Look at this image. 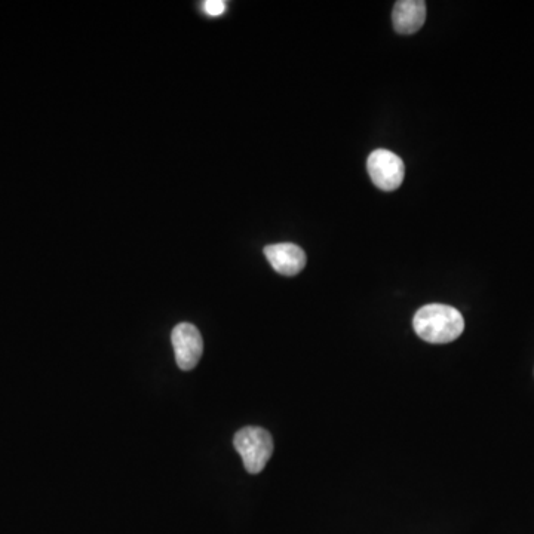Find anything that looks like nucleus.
Wrapping results in <instances>:
<instances>
[{
	"label": "nucleus",
	"mask_w": 534,
	"mask_h": 534,
	"mask_svg": "<svg viewBox=\"0 0 534 534\" xmlns=\"http://www.w3.org/2000/svg\"><path fill=\"white\" fill-rule=\"evenodd\" d=\"M413 327L417 336L434 345L454 342L465 330V319L456 308L447 305H426L416 312Z\"/></svg>",
	"instance_id": "1"
},
{
	"label": "nucleus",
	"mask_w": 534,
	"mask_h": 534,
	"mask_svg": "<svg viewBox=\"0 0 534 534\" xmlns=\"http://www.w3.org/2000/svg\"><path fill=\"white\" fill-rule=\"evenodd\" d=\"M233 445L241 454L248 474H260L273 454L272 435L266 429L257 426L241 429L235 435Z\"/></svg>",
	"instance_id": "2"
},
{
	"label": "nucleus",
	"mask_w": 534,
	"mask_h": 534,
	"mask_svg": "<svg viewBox=\"0 0 534 534\" xmlns=\"http://www.w3.org/2000/svg\"><path fill=\"white\" fill-rule=\"evenodd\" d=\"M367 170L373 183L385 192L401 186L405 177V165L400 156L386 149H377L368 156Z\"/></svg>",
	"instance_id": "3"
},
{
	"label": "nucleus",
	"mask_w": 534,
	"mask_h": 534,
	"mask_svg": "<svg viewBox=\"0 0 534 534\" xmlns=\"http://www.w3.org/2000/svg\"><path fill=\"white\" fill-rule=\"evenodd\" d=\"M171 342L178 367L184 371L193 370L204 352V342L198 328L189 322L178 324L171 334Z\"/></svg>",
	"instance_id": "4"
},
{
	"label": "nucleus",
	"mask_w": 534,
	"mask_h": 534,
	"mask_svg": "<svg viewBox=\"0 0 534 534\" xmlns=\"http://www.w3.org/2000/svg\"><path fill=\"white\" fill-rule=\"evenodd\" d=\"M265 256L270 266L284 276H296L305 269L306 254L299 245L273 244L265 248Z\"/></svg>",
	"instance_id": "5"
},
{
	"label": "nucleus",
	"mask_w": 534,
	"mask_h": 534,
	"mask_svg": "<svg viewBox=\"0 0 534 534\" xmlns=\"http://www.w3.org/2000/svg\"><path fill=\"white\" fill-rule=\"evenodd\" d=\"M426 20V3L423 0H400L395 3L394 21L395 30L401 35H413L422 29Z\"/></svg>",
	"instance_id": "6"
},
{
	"label": "nucleus",
	"mask_w": 534,
	"mask_h": 534,
	"mask_svg": "<svg viewBox=\"0 0 534 534\" xmlns=\"http://www.w3.org/2000/svg\"><path fill=\"white\" fill-rule=\"evenodd\" d=\"M226 6L227 3L223 0H207V2L202 3L205 14L210 15V17H220L226 12Z\"/></svg>",
	"instance_id": "7"
}]
</instances>
